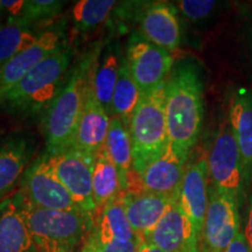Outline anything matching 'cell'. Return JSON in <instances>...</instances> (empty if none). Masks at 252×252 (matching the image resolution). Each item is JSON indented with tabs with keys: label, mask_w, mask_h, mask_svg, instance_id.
Returning <instances> with one entry per match:
<instances>
[{
	"label": "cell",
	"mask_w": 252,
	"mask_h": 252,
	"mask_svg": "<svg viewBox=\"0 0 252 252\" xmlns=\"http://www.w3.org/2000/svg\"><path fill=\"white\" fill-rule=\"evenodd\" d=\"M93 190L97 215L106 204L122 194L118 169L105 146L96 154L94 159Z\"/></svg>",
	"instance_id": "cell-22"
},
{
	"label": "cell",
	"mask_w": 252,
	"mask_h": 252,
	"mask_svg": "<svg viewBox=\"0 0 252 252\" xmlns=\"http://www.w3.org/2000/svg\"><path fill=\"white\" fill-rule=\"evenodd\" d=\"M0 252H39L21 212L18 194L0 202Z\"/></svg>",
	"instance_id": "cell-18"
},
{
	"label": "cell",
	"mask_w": 252,
	"mask_h": 252,
	"mask_svg": "<svg viewBox=\"0 0 252 252\" xmlns=\"http://www.w3.org/2000/svg\"><path fill=\"white\" fill-rule=\"evenodd\" d=\"M207 159L210 186L220 193L235 196L242 203L248 189L244 166L228 121L217 130Z\"/></svg>",
	"instance_id": "cell-6"
},
{
	"label": "cell",
	"mask_w": 252,
	"mask_h": 252,
	"mask_svg": "<svg viewBox=\"0 0 252 252\" xmlns=\"http://www.w3.org/2000/svg\"><path fill=\"white\" fill-rule=\"evenodd\" d=\"M117 1L113 0H80L72 7V19L78 31H89L103 24Z\"/></svg>",
	"instance_id": "cell-27"
},
{
	"label": "cell",
	"mask_w": 252,
	"mask_h": 252,
	"mask_svg": "<svg viewBox=\"0 0 252 252\" xmlns=\"http://www.w3.org/2000/svg\"><path fill=\"white\" fill-rule=\"evenodd\" d=\"M126 61L143 94L163 86L174 64L172 53L153 45L141 33L132 34L128 40Z\"/></svg>",
	"instance_id": "cell-8"
},
{
	"label": "cell",
	"mask_w": 252,
	"mask_h": 252,
	"mask_svg": "<svg viewBox=\"0 0 252 252\" xmlns=\"http://www.w3.org/2000/svg\"><path fill=\"white\" fill-rule=\"evenodd\" d=\"M165 89L169 143L188 159L202 128L203 82L200 70L193 62H180L167 78Z\"/></svg>",
	"instance_id": "cell-1"
},
{
	"label": "cell",
	"mask_w": 252,
	"mask_h": 252,
	"mask_svg": "<svg viewBox=\"0 0 252 252\" xmlns=\"http://www.w3.org/2000/svg\"><path fill=\"white\" fill-rule=\"evenodd\" d=\"M40 33L23 21L0 24V68L12 58L28 48L37 40Z\"/></svg>",
	"instance_id": "cell-25"
},
{
	"label": "cell",
	"mask_w": 252,
	"mask_h": 252,
	"mask_svg": "<svg viewBox=\"0 0 252 252\" xmlns=\"http://www.w3.org/2000/svg\"><path fill=\"white\" fill-rule=\"evenodd\" d=\"M141 91L135 83L133 76H132L130 68H128L126 59L122 60L121 69H119L118 81L116 84L115 91L112 96L111 113L116 117L121 118L124 125L128 128L132 115H133L135 108L140 102Z\"/></svg>",
	"instance_id": "cell-24"
},
{
	"label": "cell",
	"mask_w": 252,
	"mask_h": 252,
	"mask_svg": "<svg viewBox=\"0 0 252 252\" xmlns=\"http://www.w3.org/2000/svg\"><path fill=\"white\" fill-rule=\"evenodd\" d=\"M99 54L100 47H96L77 62L61 93L47 110L43 130L48 154L61 152L74 145L87 90Z\"/></svg>",
	"instance_id": "cell-2"
},
{
	"label": "cell",
	"mask_w": 252,
	"mask_h": 252,
	"mask_svg": "<svg viewBox=\"0 0 252 252\" xmlns=\"http://www.w3.org/2000/svg\"><path fill=\"white\" fill-rule=\"evenodd\" d=\"M166 83L143 94L132 115L128 132L132 144L133 169L141 174L159 158L169 144L166 121Z\"/></svg>",
	"instance_id": "cell-5"
},
{
	"label": "cell",
	"mask_w": 252,
	"mask_h": 252,
	"mask_svg": "<svg viewBox=\"0 0 252 252\" xmlns=\"http://www.w3.org/2000/svg\"><path fill=\"white\" fill-rule=\"evenodd\" d=\"M81 252H96V247H94V242L91 234H89V236L86 238V242H84Z\"/></svg>",
	"instance_id": "cell-33"
},
{
	"label": "cell",
	"mask_w": 252,
	"mask_h": 252,
	"mask_svg": "<svg viewBox=\"0 0 252 252\" xmlns=\"http://www.w3.org/2000/svg\"><path fill=\"white\" fill-rule=\"evenodd\" d=\"M91 235L94 236L97 243H106L111 241L131 242L141 238L132 230L128 223L122 202V194L106 204L102 212L97 215Z\"/></svg>",
	"instance_id": "cell-21"
},
{
	"label": "cell",
	"mask_w": 252,
	"mask_h": 252,
	"mask_svg": "<svg viewBox=\"0 0 252 252\" xmlns=\"http://www.w3.org/2000/svg\"><path fill=\"white\" fill-rule=\"evenodd\" d=\"M208 202H209L208 159L207 157H201L196 161L186 167L180 195H179V203L181 204L185 214L193 224L200 241L207 215Z\"/></svg>",
	"instance_id": "cell-12"
},
{
	"label": "cell",
	"mask_w": 252,
	"mask_h": 252,
	"mask_svg": "<svg viewBox=\"0 0 252 252\" xmlns=\"http://www.w3.org/2000/svg\"><path fill=\"white\" fill-rule=\"evenodd\" d=\"M20 194L31 204L43 209L84 213L55 174L47 153L37 158L24 173Z\"/></svg>",
	"instance_id": "cell-7"
},
{
	"label": "cell",
	"mask_w": 252,
	"mask_h": 252,
	"mask_svg": "<svg viewBox=\"0 0 252 252\" xmlns=\"http://www.w3.org/2000/svg\"><path fill=\"white\" fill-rule=\"evenodd\" d=\"M141 35L153 45L174 53L181 43V30L176 8L167 2H154L140 15Z\"/></svg>",
	"instance_id": "cell-16"
},
{
	"label": "cell",
	"mask_w": 252,
	"mask_h": 252,
	"mask_svg": "<svg viewBox=\"0 0 252 252\" xmlns=\"http://www.w3.org/2000/svg\"><path fill=\"white\" fill-rule=\"evenodd\" d=\"M70 63L64 46L41 61L0 99V110L9 115L33 116L47 111L61 93Z\"/></svg>",
	"instance_id": "cell-3"
},
{
	"label": "cell",
	"mask_w": 252,
	"mask_h": 252,
	"mask_svg": "<svg viewBox=\"0 0 252 252\" xmlns=\"http://www.w3.org/2000/svg\"><path fill=\"white\" fill-rule=\"evenodd\" d=\"M18 198L39 252H74L94 225L86 213L43 209L31 204L19 191Z\"/></svg>",
	"instance_id": "cell-4"
},
{
	"label": "cell",
	"mask_w": 252,
	"mask_h": 252,
	"mask_svg": "<svg viewBox=\"0 0 252 252\" xmlns=\"http://www.w3.org/2000/svg\"><path fill=\"white\" fill-rule=\"evenodd\" d=\"M244 236L247 238L249 245H250L252 250V190L251 195L249 197V206H248V214L247 220H245V228H244Z\"/></svg>",
	"instance_id": "cell-32"
},
{
	"label": "cell",
	"mask_w": 252,
	"mask_h": 252,
	"mask_svg": "<svg viewBox=\"0 0 252 252\" xmlns=\"http://www.w3.org/2000/svg\"><path fill=\"white\" fill-rule=\"evenodd\" d=\"M225 252H252L243 231L238 232L234 241L226 248Z\"/></svg>",
	"instance_id": "cell-31"
},
{
	"label": "cell",
	"mask_w": 252,
	"mask_h": 252,
	"mask_svg": "<svg viewBox=\"0 0 252 252\" xmlns=\"http://www.w3.org/2000/svg\"><path fill=\"white\" fill-rule=\"evenodd\" d=\"M31 156L32 145L23 135H13L0 143V200L23 178Z\"/></svg>",
	"instance_id": "cell-20"
},
{
	"label": "cell",
	"mask_w": 252,
	"mask_h": 252,
	"mask_svg": "<svg viewBox=\"0 0 252 252\" xmlns=\"http://www.w3.org/2000/svg\"><path fill=\"white\" fill-rule=\"evenodd\" d=\"M94 159V157L88 156L74 146L61 152L48 154L50 166L60 181L68 189L82 212L93 217L97 215L93 190Z\"/></svg>",
	"instance_id": "cell-9"
},
{
	"label": "cell",
	"mask_w": 252,
	"mask_h": 252,
	"mask_svg": "<svg viewBox=\"0 0 252 252\" xmlns=\"http://www.w3.org/2000/svg\"><path fill=\"white\" fill-rule=\"evenodd\" d=\"M228 122L244 166L245 184H252V91H237L229 103Z\"/></svg>",
	"instance_id": "cell-19"
},
{
	"label": "cell",
	"mask_w": 252,
	"mask_h": 252,
	"mask_svg": "<svg viewBox=\"0 0 252 252\" xmlns=\"http://www.w3.org/2000/svg\"><path fill=\"white\" fill-rule=\"evenodd\" d=\"M161 252H201V241L179 200L171 204L145 239Z\"/></svg>",
	"instance_id": "cell-11"
},
{
	"label": "cell",
	"mask_w": 252,
	"mask_h": 252,
	"mask_svg": "<svg viewBox=\"0 0 252 252\" xmlns=\"http://www.w3.org/2000/svg\"><path fill=\"white\" fill-rule=\"evenodd\" d=\"M110 122H111V118L109 117V112L104 109L94 94L93 77H91L72 146L88 156L94 158L105 146Z\"/></svg>",
	"instance_id": "cell-15"
},
{
	"label": "cell",
	"mask_w": 252,
	"mask_h": 252,
	"mask_svg": "<svg viewBox=\"0 0 252 252\" xmlns=\"http://www.w3.org/2000/svg\"><path fill=\"white\" fill-rule=\"evenodd\" d=\"M62 47L61 34L50 30L40 33L31 47L24 49L0 68V99L31 70L55 50Z\"/></svg>",
	"instance_id": "cell-14"
},
{
	"label": "cell",
	"mask_w": 252,
	"mask_h": 252,
	"mask_svg": "<svg viewBox=\"0 0 252 252\" xmlns=\"http://www.w3.org/2000/svg\"><path fill=\"white\" fill-rule=\"evenodd\" d=\"M139 252H161V251H160L158 248L154 247L153 244L149 243V242L143 241V243L140 245Z\"/></svg>",
	"instance_id": "cell-34"
},
{
	"label": "cell",
	"mask_w": 252,
	"mask_h": 252,
	"mask_svg": "<svg viewBox=\"0 0 252 252\" xmlns=\"http://www.w3.org/2000/svg\"><path fill=\"white\" fill-rule=\"evenodd\" d=\"M238 198L209 186V202L201 235V252H225L241 231Z\"/></svg>",
	"instance_id": "cell-10"
},
{
	"label": "cell",
	"mask_w": 252,
	"mask_h": 252,
	"mask_svg": "<svg viewBox=\"0 0 252 252\" xmlns=\"http://www.w3.org/2000/svg\"><path fill=\"white\" fill-rule=\"evenodd\" d=\"M178 200L147 191L122 193V202L131 228L146 239L165 215L171 204Z\"/></svg>",
	"instance_id": "cell-17"
},
{
	"label": "cell",
	"mask_w": 252,
	"mask_h": 252,
	"mask_svg": "<svg viewBox=\"0 0 252 252\" xmlns=\"http://www.w3.org/2000/svg\"><path fill=\"white\" fill-rule=\"evenodd\" d=\"M121 63L117 52H106L94 72L93 86L94 94L108 112H111L112 96L118 81Z\"/></svg>",
	"instance_id": "cell-26"
},
{
	"label": "cell",
	"mask_w": 252,
	"mask_h": 252,
	"mask_svg": "<svg viewBox=\"0 0 252 252\" xmlns=\"http://www.w3.org/2000/svg\"><path fill=\"white\" fill-rule=\"evenodd\" d=\"M186 161L169 143L159 158L150 163L140 174L143 190L179 200L186 172Z\"/></svg>",
	"instance_id": "cell-13"
},
{
	"label": "cell",
	"mask_w": 252,
	"mask_h": 252,
	"mask_svg": "<svg viewBox=\"0 0 252 252\" xmlns=\"http://www.w3.org/2000/svg\"><path fill=\"white\" fill-rule=\"evenodd\" d=\"M217 2L213 0H181L178 1V8L186 18L191 21L203 20L213 13Z\"/></svg>",
	"instance_id": "cell-29"
},
{
	"label": "cell",
	"mask_w": 252,
	"mask_h": 252,
	"mask_svg": "<svg viewBox=\"0 0 252 252\" xmlns=\"http://www.w3.org/2000/svg\"><path fill=\"white\" fill-rule=\"evenodd\" d=\"M143 241L144 239L140 238V239H137V241H131V242L111 241V242H106V243H97L94 238V247H96V252H139L140 245L143 243Z\"/></svg>",
	"instance_id": "cell-30"
},
{
	"label": "cell",
	"mask_w": 252,
	"mask_h": 252,
	"mask_svg": "<svg viewBox=\"0 0 252 252\" xmlns=\"http://www.w3.org/2000/svg\"><path fill=\"white\" fill-rule=\"evenodd\" d=\"M105 147L118 169L122 193H125L127 190V182L131 173L134 171L133 156H132V144L128 128L121 121V118L116 116H112L110 122Z\"/></svg>",
	"instance_id": "cell-23"
},
{
	"label": "cell",
	"mask_w": 252,
	"mask_h": 252,
	"mask_svg": "<svg viewBox=\"0 0 252 252\" xmlns=\"http://www.w3.org/2000/svg\"><path fill=\"white\" fill-rule=\"evenodd\" d=\"M64 2L56 0H30L25 2L21 21L31 26L53 19L60 13Z\"/></svg>",
	"instance_id": "cell-28"
}]
</instances>
